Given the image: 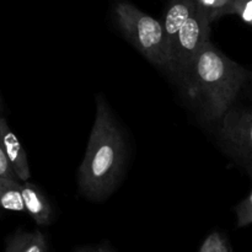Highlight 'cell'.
Here are the masks:
<instances>
[{
	"label": "cell",
	"mask_w": 252,
	"mask_h": 252,
	"mask_svg": "<svg viewBox=\"0 0 252 252\" xmlns=\"http://www.w3.org/2000/svg\"><path fill=\"white\" fill-rule=\"evenodd\" d=\"M25 212L38 225H48L52 220V207L41 189L33 184L25 181L20 184Z\"/></svg>",
	"instance_id": "obj_8"
},
{
	"label": "cell",
	"mask_w": 252,
	"mask_h": 252,
	"mask_svg": "<svg viewBox=\"0 0 252 252\" xmlns=\"http://www.w3.org/2000/svg\"><path fill=\"white\" fill-rule=\"evenodd\" d=\"M236 224L239 228H244L252 224V189L248 196L235 207Z\"/></svg>",
	"instance_id": "obj_13"
},
{
	"label": "cell",
	"mask_w": 252,
	"mask_h": 252,
	"mask_svg": "<svg viewBox=\"0 0 252 252\" xmlns=\"http://www.w3.org/2000/svg\"><path fill=\"white\" fill-rule=\"evenodd\" d=\"M19 180L0 176V208L24 213L25 206Z\"/></svg>",
	"instance_id": "obj_10"
},
{
	"label": "cell",
	"mask_w": 252,
	"mask_h": 252,
	"mask_svg": "<svg viewBox=\"0 0 252 252\" xmlns=\"http://www.w3.org/2000/svg\"><path fill=\"white\" fill-rule=\"evenodd\" d=\"M211 24L206 12L196 5L186 21L180 27L172 47L169 70L182 81L192 62L199 53L206 42L209 41Z\"/></svg>",
	"instance_id": "obj_4"
},
{
	"label": "cell",
	"mask_w": 252,
	"mask_h": 252,
	"mask_svg": "<svg viewBox=\"0 0 252 252\" xmlns=\"http://www.w3.org/2000/svg\"><path fill=\"white\" fill-rule=\"evenodd\" d=\"M4 252H48V244L39 230H19L6 239Z\"/></svg>",
	"instance_id": "obj_9"
},
{
	"label": "cell",
	"mask_w": 252,
	"mask_h": 252,
	"mask_svg": "<svg viewBox=\"0 0 252 252\" xmlns=\"http://www.w3.org/2000/svg\"><path fill=\"white\" fill-rule=\"evenodd\" d=\"M0 176L19 180L16 177V175H15L14 170H12L11 166H10V162L9 160H7L6 155H5L4 149H2L1 139H0Z\"/></svg>",
	"instance_id": "obj_14"
},
{
	"label": "cell",
	"mask_w": 252,
	"mask_h": 252,
	"mask_svg": "<svg viewBox=\"0 0 252 252\" xmlns=\"http://www.w3.org/2000/svg\"><path fill=\"white\" fill-rule=\"evenodd\" d=\"M248 76L243 65L208 41L192 62L182 83L204 117L213 121L230 110Z\"/></svg>",
	"instance_id": "obj_1"
},
{
	"label": "cell",
	"mask_w": 252,
	"mask_h": 252,
	"mask_svg": "<svg viewBox=\"0 0 252 252\" xmlns=\"http://www.w3.org/2000/svg\"><path fill=\"white\" fill-rule=\"evenodd\" d=\"M198 252H233V250L220 233L213 231L207 236Z\"/></svg>",
	"instance_id": "obj_12"
},
{
	"label": "cell",
	"mask_w": 252,
	"mask_h": 252,
	"mask_svg": "<svg viewBox=\"0 0 252 252\" xmlns=\"http://www.w3.org/2000/svg\"><path fill=\"white\" fill-rule=\"evenodd\" d=\"M0 139H1L2 149H4L5 155L9 160L10 166L14 170L19 181H29L31 172H30L26 153L20 144L15 133L7 125L6 120L2 117H0Z\"/></svg>",
	"instance_id": "obj_6"
},
{
	"label": "cell",
	"mask_w": 252,
	"mask_h": 252,
	"mask_svg": "<svg viewBox=\"0 0 252 252\" xmlns=\"http://www.w3.org/2000/svg\"><path fill=\"white\" fill-rule=\"evenodd\" d=\"M221 120V140L252 177V110H229Z\"/></svg>",
	"instance_id": "obj_5"
},
{
	"label": "cell",
	"mask_w": 252,
	"mask_h": 252,
	"mask_svg": "<svg viewBox=\"0 0 252 252\" xmlns=\"http://www.w3.org/2000/svg\"><path fill=\"white\" fill-rule=\"evenodd\" d=\"M115 14L126 38L150 63L167 70L169 56L161 22L127 1L118 2Z\"/></svg>",
	"instance_id": "obj_3"
},
{
	"label": "cell",
	"mask_w": 252,
	"mask_h": 252,
	"mask_svg": "<svg viewBox=\"0 0 252 252\" xmlns=\"http://www.w3.org/2000/svg\"><path fill=\"white\" fill-rule=\"evenodd\" d=\"M213 22L225 15H233V0H193Z\"/></svg>",
	"instance_id": "obj_11"
},
{
	"label": "cell",
	"mask_w": 252,
	"mask_h": 252,
	"mask_svg": "<svg viewBox=\"0 0 252 252\" xmlns=\"http://www.w3.org/2000/svg\"><path fill=\"white\" fill-rule=\"evenodd\" d=\"M123 134L103 97L96 98V116L85 157L78 171L81 193L98 201L110 196L125 161Z\"/></svg>",
	"instance_id": "obj_2"
},
{
	"label": "cell",
	"mask_w": 252,
	"mask_h": 252,
	"mask_svg": "<svg viewBox=\"0 0 252 252\" xmlns=\"http://www.w3.org/2000/svg\"><path fill=\"white\" fill-rule=\"evenodd\" d=\"M76 252H113L108 250L107 248H102V246H98V248H83Z\"/></svg>",
	"instance_id": "obj_15"
},
{
	"label": "cell",
	"mask_w": 252,
	"mask_h": 252,
	"mask_svg": "<svg viewBox=\"0 0 252 252\" xmlns=\"http://www.w3.org/2000/svg\"><path fill=\"white\" fill-rule=\"evenodd\" d=\"M194 7H196V2L193 0H171L167 6L164 22H162V30H164L165 46H166L167 56H169V65L172 47H174L180 27L186 21Z\"/></svg>",
	"instance_id": "obj_7"
}]
</instances>
